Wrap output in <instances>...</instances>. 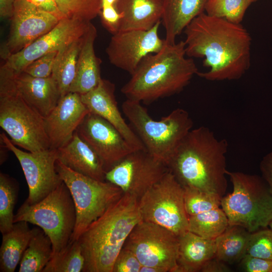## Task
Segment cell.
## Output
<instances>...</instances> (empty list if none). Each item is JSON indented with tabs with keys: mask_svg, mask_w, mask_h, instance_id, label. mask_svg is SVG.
Wrapping results in <instances>:
<instances>
[{
	"mask_svg": "<svg viewBox=\"0 0 272 272\" xmlns=\"http://www.w3.org/2000/svg\"><path fill=\"white\" fill-rule=\"evenodd\" d=\"M14 221H25L42 229L51 241L52 257L57 255L71 242L76 226V208L69 188L62 182L40 201L34 205L25 201Z\"/></svg>",
	"mask_w": 272,
	"mask_h": 272,
	"instance_id": "8",
	"label": "cell"
},
{
	"mask_svg": "<svg viewBox=\"0 0 272 272\" xmlns=\"http://www.w3.org/2000/svg\"><path fill=\"white\" fill-rule=\"evenodd\" d=\"M142 266L135 254L123 247L116 257L112 272H140Z\"/></svg>",
	"mask_w": 272,
	"mask_h": 272,
	"instance_id": "38",
	"label": "cell"
},
{
	"mask_svg": "<svg viewBox=\"0 0 272 272\" xmlns=\"http://www.w3.org/2000/svg\"><path fill=\"white\" fill-rule=\"evenodd\" d=\"M15 0H0V15L2 18H11Z\"/></svg>",
	"mask_w": 272,
	"mask_h": 272,
	"instance_id": "44",
	"label": "cell"
},
{
	"mask_svg": "<svg viewBox=\"0 0 272 272\" xmlns=\"http://www.w3.org/2000/svg\"><path fill=\"white\" fill-rule=\"evenodd\" d=\"M251 0H209L205 12L209 16L240 24Z\"/></svg>",
	"mask_w": 272,
	"mask_h": 272,
	"instance_id": "34",
	"label": "cell"
},
{
	"mask_svg": "<svg viewBox=\"0 0 272 272\" xmlns=\"http://www.w3.org/2000/svg\"><path fill=\"white\" fill-rule=\"evenodd\" d=\"M104 27L113 34L119 30L121 16L114 6H103L100 14Z\"/></svg>",
	"mask_w": 272,
	"mask_h": 272,
	"instance_id": "40",
	"label": "cell"
},
{
	"mask_svg": "<svg viewBox=\"0 0 272 272\" xmlns=\"http://www.w3.org/2000/svg\"><path fill=\"white\" fill-rule=\"evenodd\" d=\"M202 272H230L232 269L216 257L208 260L202 267Z\"/></svg>",
	"mask_w": 272,
	"mask_h": 272,
	"instance_id": "42",
	"label": "cell"
},
{
	"mask_svg": "<svg viewBox=\"0 0 272 272\" xmlns=\"http://www.w3.org/2000/svg\"><path fill=\"white\" fill-rule=\"evenodd\" d=\"M0 138L5 147L15 155L23 171L29 189L26 202L34 205L40 201L63 182L56 169L57 149L26 152L17 147L5 133H1Z\"/></svg>",
	"mask_w": 272,
	"mask_h": 272,
	"instance_id": "12",
	"label": "cell"
},
{
	"mask_svg": "<svg viewBox=\"0 0 272 272\" xmlns=\"http://www.w3.org/2000/svg\"><path fill=\"white\" fill-rule=\"evenodd\" d=\"M38 8L43 11L51 13L60 19L62 17L57 9L54 0H28Z\"/></svg>",
	"mask_w": 272,
	"mask_h": 272,
	"instance_id": "43",
	"label": "cell"
},
{
	"mask_svg": "<svg viewBox=\"0 0 272 272\" xmlns=\"http://www.w3.org/2000/svg\"><path fill=\"white\" fill-rule=\"evenodd\" d=\"M240 267L245 272H272V261L247 253L240 260Z\"/></svg>",
	"mask_w": 272,
	"mask_h": 272,
	"instance_id": "39",
	"label": "cell"
},
{
	"mask_svg": "<svg viewBox=\"0 0 272 272\" xmlns=\"http://www.w3.org/2000/svg\"><path fill=\"white\" fill-rule=\"evenodd\" d=\"M184 205L187 217L219 208L222 197L220 195L184 187Z\"/></svg>",
	"mask_w": 272,
	"mask_h": 272,
	"instance_id": "35",
	"label": "cell"
},
{
	"mask_svg": "<svg viewBox=\"0 0 272 272\" xmlns=\"http://www.w3.org/2000/svg\"><path fill=\"white\" fill-rule=\"evenodd\" d=\"M142 219L164 227L177 236L188 231L184 189L169 170L139 199Z\"/></svg>",
	"mask_w": 272,
	"mask_h": 272,
	"instance_id": "10",
	"label": "cell"
},
{
	"mask_svg": "<svg viewBox=\"0 0 272 272\" xmlns=\"http://www.w3.org/2000/svg\"><path fill=\"white\" fill-rule=\"evenodd\" d=\"M161 23L149 30L119 31L113 34L106 49L110 62L131 75L144 57L163 47L165 40L158 36Z\"/></svg>",
	"mask_w": 272,
	"mask_h": 272,
	"instance_id": "15",
	"label": "cell"
},
{
	"mask_svg": "<svg viewBox=\"0 0 272 272\" xmlns=\"http://www.w3.org/2000/svg\"><path fill=\"white\" fill-rule=\"evenodd\" d=\"M19 185L8 175L0 173V231H9L14 224V210L17 201Z\"/></svg>",
	"mask_w": 272,
	"mask_h": 272,
	"instance_id": "31",
	"label": "cell"
},
{
	"mask_svg": "<svg viewBox=\"0 0 272 272\" xmlns=\"http://www.w3.org/2000/svg\"><path fill=\"white\" fill-rule=\"evenodd\" d=\"M186 56L184 41H165L159 51L143 59L121 92L128 99L146 103L180 92L198 72Z\"/></svg>",
	"mask_w": 272,
	"mask_h": 272,
	"instance_id": "3",
	"label": "cell"
},
{
	"mask_svg": "<svg viewBox=\"0 0 272 272\" xmlns=\"http://www.w3.org/2000/svg\"><path fill=\"white\" fill-rule=\"evenodd\" d=\"M88 113L80 94L69 92L61 97L53 110L44 118L50 148L58 149L66 145Z\"/></svg>",
	"mask_w": 272,
	"mask_h": 272,
	"instance_id": "18",
	"label": "cell"
},
{
	"mask_svg": "<svg viewBox=\"0 0 272 272\" xmlns=\"http://www.w3.org/2000/svg\"><path fill=\"white\" fill-rule=\"evenodd\" d=\"M62 18L91 22L100 15L102 0H54Z\"/></svg>",
	"mask_w": 272,
	"mask_h": 272,
	"instance_id": "33",
	"label": "cell"
},
{
	"mask_svg": "<svg viewBox=\"0 0 272 272\" xmlns=\"http://www.w3.org/2000/svg\"><path fill=\"white\" fill-rule=\"evenodd\" d=\"M51 241L43 230H36L19 263V272H42L52 257Z\"/></svg>",
	"mask_w": 272,
	"mask_h": 272,
	"instance_id": "29",
	"label": "cell"
},
{
	"mask_svg": "<svg viewBox=\"0 0 272 272\" xmlns=\"http://www.w3.org/2000/svg\"><path fill=\"white\" fill-rule=\"evenodd\" d=\"M269 226L270 228L271 229V230H272V221L270 223Z\"/></svg>",
	"mask_w": 272,
	"mask_h": 272,
	"instance_id": "46",
	"label": "cell"
},
{
	"mask_svg": "<svg viewBox=\"0 0 272 272\" xmlns=\"http://www.w3.org/2000/svg\"><path fill=\"white\" fill-rule=\"evenodd\" d=\"M247 253L272 261V230L267 227L251 233Z\"/></svg>",
	"mask_w": 272,
	"mask_h": 272,
	"instance_id": "36",
	"label": "cell"
},
{
	"mask_svg": "<svg viewBox=\"0 0 272 272\" xmlns=\"http://www.w3.org/2000/svg\"><path fill=\"white\" fill-rule=\"evenodd\" d=\"M186 54L204 58L210 69L196 75L211 81L236 80L250 66L251 38L241 24L212 17L205 12L184 30Z\"/></svg>",
	"mask_w": 272,
	"mask_h": 272,
	"instance_id": "1",
	"label": "cell"
},
{
	"mask_svg": "<svg viewBox=\"0 0 272 272\" xmlns=\"http://www.w3.org/2000/svg\"><path fill=\"white\" fill-rule=\"evenodd\" d=\"M178 236L156 224L142 220L133 228L123 247L132 251L143 266L160 272H176Z\"/></svg>",
	"mask_w": 272,
	"mask_h": 272,
	"instance_id": "11",
	"label": "cell"
},
{
	"mask_svg": "<svg viewBox=\"0 0 272 272\" xmlns=\"http://www.w3.org/2000/svg\"><path fill=\"white\" fill-rule=\"evenodd\" d=\"M57 150L58 159L72 170L95 179L105 181L103 164L95 152L78 134Z\"/></svg>",
	"mask_w": 272,
	"mask_h": 272,
	"instance_id": "22",
	"label": "cell"
},
{
	"mask_svg": "<svg viewBox=\"0 0 272 272\" xmlns=\"http://www.w3.org/2000/svg\"><path fill=\"white\" fill-rule=\"evenodd\" d=\"M226 174L233 191L222 197L221 206L229 225L250 233L267 227L272 221V194L262 177L228 170Z\"/></svg>",
	"mask_w": 272,
	"mask_h": 272,
	"instance_id": "7",
	"label": "cell"
},
{
	"mask_svg": "<svg viewBox=\"0 0 272 272\" xmlns=\"http://www.w3.org/2000/svg\"><path fill=\"white\" fill-rule=\"evenodd\" d=\"M115 90L114 84L102 79L96 88L80 95L81 98L90 113L100 116L113 125L134 150L145 149L138 135L126 122L119 110Z\"/></svg>",
	"mask_w": 272,
	"mask_h": 272,
	"instance_id": "19",
	"label": "cell"
},
{
	"mask_svg": "<svg viewBox=\"0 0 272 272\" xmlns=\"http://www.w3.org/2000/svg\"><path fill=\"white\" fill-rule=\"evenodd\" d=\"M257 0H251L252 2L253 3V2H255L256 1H257Z\"/></svg>",
	"mask_w": 272,
	"mask_h": 272,
	"instance_id": "47",
	"label": "cell"
},
{
	"mask_svg": "<svg viewBox=\"0 0 272 272\" xmlns=\"http://www.w3.org/2000/svg\"><path fill=\"white\" fill-rule=\"evenodd\" d=\"M116 0H102L103 6H114Z\"/></svg>",
	"mask_w": 272,
	"mask_h": 272,
	"instance_id": "45",
	"label": "cell"
},
{
	"mask_svg": "<svg viewBox=\"0 0 272 272\" xmlns=\"http://www.w3.org/2000/svg\"><path fill=\"white\" fill-rule=\"evenodd\" d=\"M178 239L176 272L200 271L203 265L216 256L215 239L203 238L188 231Z\"/></svg>",
	"mask_w": 272,
	"mask_h": 272,
	"instance_id": "24",
	"label": "cell"
},
{
	"mask_svg": "<svg viewBox=\"0 0 272 272\" xmlns=\"http://www.w3.org/2000/svg\"><path fill=\"white\" fill-rule=\"evenodd\" d=\"M0 126L16 146L30 152L50 148L44 118L17 91L12 71L0 68Z\"/></svg>",
	"mask_w": 272,
	"mask_h": 272,
	"instance_id": "6",
	"label": "cell"
},
{
	"mask_svg": "<svg viewBox=\"0 0 272 272\" xmlns=\"http://www.w3.org/2000/svg\"><path fill=\"white\" fill-rule=\"evenodd\" d=\"M228 147L227 141L218 139L209 127L192 128L178 146L168 168L183 187L223 197L227 188Z\"/></svg>",
	"mask_w": 272,
	"mask_h": 272,
	"instance_id": "2",
	"label": "cell"
},
{
	"mask_svg": "<svg viewBox=\"0 0 272 272\" xmlns=\"http://www.w3.org/2000/svg\"><path fill=\"white\" fill-rule=\"evenodd\" d=\"M12 72L15 87L20 96L40 115L46 117L61 98L55 81L51 76L37 78L23 72Z\"/></svg>",
	"mask_w": 272,
	"mask_h": 272,
	"instance_id": "20",
	"label": "cell"
},
{
	"mask_svg": "<svg viewBox=\"0 0 272 272\" xmlns=\"http://www.w3.org/2000/svg\"><path fill=\"white\" fill-rule=\"evenodd\" d=\"M84 36L58 51L56 56L51 77L57 85L61 97L69 92L75 78Z\"/></svg>",
	"mask_w": 272,
	"mask_h": 272,
	"instance_id": "28",
	"label": "cell"
},
{
	"mask_svg": "<svg viewBox=\"0 0 272 272\" xmlns=\"http://www.w3.org/2000/svg\"><path fill=\"white\" fill-rule=\"evenodd\" d=\"M56 169L69 188L76 211V223L71 241L77 240L94 221L123 195L117 186L77 172L58 159Z\"/></svg>",
	"mask_w": 272,
	"mask_h": 272,
	"instance_id": "9",
	"label": "cell"
},
{
	"mask_svg": "<svg viewBox=\"0 0 272 272\" xmlns=\"http://www.w3.org/2000/svg\"><path fill=\"white\" fill-rule=\"evenodd\" d=\"M85 263L79 242L71 241L63 251L51 258L42 272H83Z\"/></svg>",
	"mask_w": 272,
	"mask_h": 272,
	"instance_id": "32",
	"label": "cell"
},
{
	"mask_svg": "<svg viewBox=\"0 0 272 272\" xmlns=\"http://www.w3.org/2000/svg\"><path fill=\"white\" fill-rule=\"evenodd\" d=\"M91 22L67 18L61 19L49 32L27 47L9 56L3 64L15 73L22 72L33 61L54 51H59L82 38Z\"/></svg>",
	"mask_w": 272,
	"mask_h": 272,
	"instance_id": "16",
	"label": "cell"
},
{
	"mask_svg": "<svg viewBox=\"0 0 272 272\" xmlns=\"http://www.w3.org/2000/svg\"><path fill=\"white\" fill-rule=\"evenodd\" d=\"M209 0H163L161 23L166 32L165 41L175 43L187 25L205 12Z\"/></svg>",
	"mask_w": 272,
	"mask_h": 272,
	"instance_id": "25",
	"label": "cell"
},
{
	"mask_svg": "<svg viewBox=\"0 0 272 272\" xmlns=\"http://www.w3.org/2000/svg\"><path fill=\"white\" fill-rule=\"evenodd\" d=\"M260 170L262 178L272 194V152L267 154L263 158L260 164Z\"/></svg>",
	"mask_w": 272,
	"mask_h": 272,
	"instance_id": "41",
	"label": "cell"
},
{
	"mask_svg": "<svg viewBox=\"0 0 272 272\" xmlns=\"http://www.w3.org/2000/svg\"><path fill=\"white\" fill-rule=\"evenodd\" d=\"M142 220L139 198L123 193L77 240L85 260L83 272H112L117 256Z\"/></svg>",
	"mask_w": 272,
	"mask_h": 272,
	"instance_id": "4",
	"label": "cell"
},
{
	"mask_svg": "<svg viewBox=\"0 0 272 272\" xmlns=\"http://www.w3.org/2000/svg\"><path fill=\"white\" fill-rule=\"evenodd\" d=\"M122 110L146 150L167 167L193 125L188 112L180 108L159 120L153 119L139 101L127 99Z\"/></svg>",
	"mask_w": 272,
	"mask_h": 272,
	"instance_id": "5",
	"label": "cell"
},
{
	"mask_svg": "<svg viewBox=\"0 0 272 272\" xmlns=\"http://www.w3.org/2000/svg\"><path fill=\"white\" fill-rule=\"evenodd\" d=\"M251 233L242 227L229 225L215 239V257L226 263L240 262L247 254Z\"/></svg>",
	"mask_w": 272,
	"mask_h": 272,
	"instance_id": "27",
	"label": "cell"
},
{
	"mask_svg": "<svg viewBox=\"0 0 272 272\" xmlns=\"http://www.w3.org/2000/svg\"><path fill=\"white\" fill-rule=\"evenodd\" d=\"M97 30L91 23L84 35L79 54L77 71L69 92L80 95L86 94L96 88L102 78L100 75V61L94 50V42Z\"/></svg>",
	"mask_w": 272,
	"mask_h": 272,
	"instance_id": "21",
	"label": "cell"
},
{
	"mask_svg": "<svg viewBox=\"0 0 272 272\" xmlns=\"http://www.w3.org/2000/svg\"><path fill=\"white\" fill-rule=\"evenodd\" d=\"M28 223H14L9 231L2 234L0 248V271L14 272L34 234L36 228L30 229Z\"/></svg>",
	"mask_w": 272,
	"mask_h": 272,
	"instance_id": "26",
	"label": "cell"
},
{
	"mask_svg": "<svg viewBox=\"0 0 272 272\" xmlns=\"http://www.w3.org/2000/svg\"><path fill=\"white\" fill-rule=\"evenodd\" d=\"M76 132L101 159L106 172L135 151L113 125L90 112Z\"/></svg>",
	"mask_w": 272,
	"mask_h": 272,
	"instance_id": "17",
	"label": "cell"
},
{
	"mask_svg": "<svg viewBox=\"0 0 272 272\" xmlns=\"http://www.w3.org/2000/svg\"><path fill=\"white\" fill-rule=\"evenodd\" d=\"M189 231L203 238L216 239L229 226L228 218L220 208L188 217Z\"/></svg>",
	"mask_w": 272,
	"mask_h": 272,
	"instance_id": "30",
	"label": "cell"
},
{
	"mask_svg": "<svg viewBox=\"0 0 272 272\" xmlns=\"http://www.w3.org/2000/svg\"><path fill=\"white\" fill-rule=\"evenodd\" d=\"M169 171L168 167L146 149L128 154L105 173V180L123 193L140 197Z\"/></svg>",
	"mask_w": 272,
	"mask_h": 272,
	"instance_id": "13",
	"label": "cell"
},
{
	"mask_svg": "<svg viewBox=\"0 0 272 272\" xmlns=\"http://www.w3.org/2000/svg\"><path fill=\"white\" fill-rule=\"evenodd\" d=\"M60 19L38 8L28 0H15L7 40L1 48V57L5 60L44 35Z\"/></svg>",
	"mask_w": 272,
	"mask_h": 272,
	"instance_id": "14",
	"label": "cell"
},
{
	"mask_svg": "<svg viewBox=\"0 0 272 272\" xmlns=\"http://www.w3.org/2000/svg\"><path fill=\"white\" fill-rule=\"evenodd\" d=\"M114 7L121 16L119 31L149 30L161 21L163 0H116Z\"/></svg>",
	"mask_w": 272,
	"mask_h": 272,
	"instance_id": "23",
	"label": "cell"
},
{
	"mask_svg": "<svg viewBox=\"0 0 272 272\" xmlns=\"http://www.w3.org/2000/svg\"><path fill=\"white\" fill-rule=\"evenodd\" d=\"M58 51L46 53L29 63L23 72L37 78H48L51 76Z\"/></svg>",
	"mask_w": 272,
	"mask_h": 272,
	"instance_id": "37",
	"label": "cell"
}]
</instances>
